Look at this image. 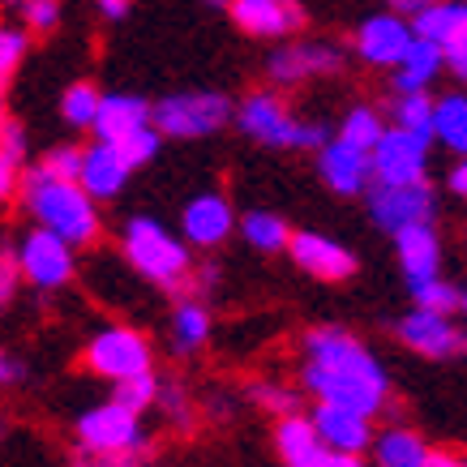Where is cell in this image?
I'll list each match as a JSON object with an SVG mask.
<instances>
[{
    "label": "cell",
    "instance_id": "cell-1",
    "mask_svg": "<svg viewBox=\"0 0 467 467\" xmlns=\"http://www.w3.org/2000/svg\"><path fill=\"white\" fill-rule=\"evenodd\" d=\"M305 390L326 408H343L373 420L386 408L390 395V378L378 365V356L368 352L365 343L339 330V326H317L305 335Z\"/></svg>",
    "mask_w": 467,
    "mask_h": 467
},
{
    "label": "cell",
    "instance_id": "cell-2",
    "mask_svg": "<svg viewBox=\"0 0 467 467\" xmlns=\"http://www.w3.org/2000/svg\"><path fill=\"white\" fill-rule=\"evenodd\" d=\"M17 189H22V198H26V211L39 219V232L65 241L69 249L73 244L99 241V206L86 198L78 184L47 181V176L35 168Z\"/></svg>",
    "mask_w": 467,
    "mask_h": 467
},
{
    "label": "cell",
    "instance_id": "cell-3",
    "mask_svg": "<svg viewBox=\"0 0 467 467\" xmlns=\"http://www.w3.org/2000/svg\"><path fill=\"white\" fill-rule=\"evenodd\" d=\"M241 129L262 146H275V150H322L330 142V133L326 125H313V120H300L292 116L275 90H257L249 99L241 103V112H236Z\"/></svg>",
    "mask_w": 467,
    "mask_h": 467
},
{
    "label": "cell",
    "instance_id": "cell-4",
    "mask_svg": "<svg viewBox=\"0 0 467 467\" xmlns=\"http://www.w3.org/2000/svg\"><path fill=\"white\" fill-rule=\"evenodd\" d=\"M120 244H125V257L142 270L150 284H159V287L189 284V266H193V262H189V254H184V241H176L159 219H150V214H133V219L125 223Z\"/></svg>",
    "mask_w": 467,
    "mask_h": 467
},
{
    "label": "cell",
    "instance_id": "cell-5",
    "mask_svg": "<svg viewBox=\"0 0 467 467\" xmlns=\"http://www.w3.org/2000/svg\"><path fill=\"white\" fill-rule=\"evenodd\" d=\"M232 116V103L227 95H214V90H189V95H168L150 108V129L159 138H206L214 129L227 125Z\"/></svg>",
    "mask_w": 467,
    "mask_h": 467
},
{
    "label": "cell",
    "instance_id": "cell-6",
    "mask_svg": "<svg viewBox=\"0 0 467 467\" xmlns=\"http://www.w3.org/2000/svg\"><path fill=\"white\" fill-rule=\"evenodd\" d=\"M78 438H82L86 454H99V459H129L133 451L146 446L142 416L125 411L120 403H99V408L82 411Z\"/></svg>",
    "mask_w": 467,
    "mask_h": 467
},
{
    "label": "cell",
    "instance_id": "cell-7",
    "mask_svg": "<svg viewBox=\"0 0 467 467\" xmlns=\"http://www.w3.org/2000/svg\"><path fill=\"white\" fill-rule=\"evenodd\" d=\"M368 214L382 232H403V227H433L438 219V193L433 184H373L368 189Z\"/></svg>",
    "mask_w": 467,
    "mask_h": 467
},
{
    "label": "cell",
    "instance_id": "cell-8",
    "mask_svg": "<svg viewBox=\"0 0 467 467\" xmlns=\"http://www.w3.org/2000/svg\"><path fill=\"white\" fill-rule=\"evenodd\" d=\"M86 368L116 386L129 382V378H142V373H150V343H146V335L129 330V326L99 330L95 339L86 343Z\"/></svg>",
    "mask_w": 467,
    "mask_h": 467
},
{
    "label": "cell",
    "instance_id": "cell-9",
    "mask_svg": "<svg viewBox=\"0 0 467 467\" xmlns=\"http://www.w3.org/2000/svg\"><path fill=\"white\" fill-rule=\"evenodd\" d=\"M368 171L378 184H425L429 176V138L386 129L382 142L368 155Z\"/></svg>",
    "mask_w": 467,
    "mask_h": 467
},
{
    "label": "cell",
    "instance_id": "cell-10",
    "mask_svg": "<svg viewBox=\"0 0 467 467\" xmlns=\"http://www.w3.org/2000/svg\"><path fill=\"white\" fill-rule=\"evenodd\" d=\"M17 275H26L39 292H57L73 279V249L57 236H47L39 227H30L17 244Z\"/></svg>",
    "mask_w": 467,
    "mask_h": 467
},
{
    "label": "cell",
    "instance_id": "cell-11",
    "mask_svg": "<svg viewBox=\"0 0 467 467\" xmlns=\"http://www.w3.org/2000/svg\"><path fill=\"white\" fill-rule=\"evenodd\" d=\"M287 254L296 257L300 270H309L313 279H322V284H343V279L356 275L352 249L339 241H330V236H317V232H292Z\"/></svg>",
    "mask_w": 467,
    "mask_h": 467
},
{
    "label": "cell",
    "instance_id": "cell-12",
    "mask_svg": "<svg viewBox=\"0 0 467 467\" xmlns=\"http://www.w3.org/2000/svg\"><path fill=\"white\" fill-rule=\"evenodd\" d=\"M395 335L403 348L429 356V360H451V356L463 352V330L454 322H446V317H433V313H420V309H411L395 326Z\"/></svg>",
    "mask_w": 467,
    "mask_h": 467
},
{
    "label": "cell",
    "instance_id": "cell-13",
    "mask_svg": "<svg viewBox=\"0 0 467 467\" xmlns=\"http://www.w3.org/2000/svg\"><path fill=\"white\" fill-rule=\"evenodd\" d=\"M343 69V52L326 39H305L292 47H279L266 60V73L275 82H305L313 73H339Z\"/></svg>",
    "mask_w": 467,
    "mask_h": 467
},
{
    "label": "cell",
    "instance_id": "cell-14",
    "mask_svg": "<svg viewBox=\"0 0 467 467\" xmlns=\"http://www.w3.org/2000/svg\"><path fill=\"white\" fill-rule=\"evenodd\" d=\"M181 227H184V241L198 244V249H214L232 236L236 227V211L223 193H198V198L184 206L181 214Z\"/></svg>",
    "mask_w": 467,
    "mask_h": 467
},
{
    "label": "cell",
    "instance_id": "cell-15",
    "mask_svg": "<svg viewBox=\"0 0 467 467\" xmlns=\"http://www.w3.org/2000/svg\"><path fill=\"white\" fill-rule=\"evenodd\" d=\"M309 425H313V433H317V441H322V451L356 454V459H360V451L373 446V425H368L365 416H356V411L317 403L309 416Z\"/></svg>",
    "mask_w": 467,
    "mask_h": 467
},
{
    "label": "cell",
    "instance_id": "cell-16",
    "mask_svg": "<svg viewBox=\"0 0 467 467\" xmlns=\"http://www.w3.org/2000/svg\"><path fill=\"white\" fill-rule=\"evenodd\" d=\"M411 30L399 14H373L356 26V57L368 65H399V57L408 52Z\"/></svg>",
    "mask_w": 467,
    "mask_h": 467
},
{
    "label": "cell",
    "instance_id": "cell-17",
    "mask_svg": "<svg viewBox=\"0 0 467 467\" xmlns=\"http://www.w3.org/2000/svg\"><path fill=\"white\" fill-rule=\"evenodd\" d=\"M395 249L411 292L441 279V241L433 227H403V232H395Z\"/></svg>",
    "mask_w": 467,
    "mask_h": 467
},
{
    "label": "cell",
    "instance_id": "cell-18",
    "mask_svg": "<svg viewBox=\"0 0 467 467\" xmlns=\"http://www.w3.org/2000/svg\"><path fill=\"white\" fill-rule=\"evenodd\" d=\"M227 14H232L236 26L257 35V39H284V35L305 26V9L284 5V0H236Z\"/></svg>",
    "mask_w": 467,
    "mask_h": 467
},
{
    "label": "cell",
    "instance_id": "cell-19",
    "mask_svg": "<svg viewBox=\"0 0 467 467\" xmlns=\"http://www.w3.org/2000/svg\"><path fill=\"white\" fill-rule=\"evenodd\" d=\"M317 171H322V181L330 184L335 193H365L368 181H373L368 155H360V150H352V146H343L339 138L317 150Z\"/></svg>",
    "mask_w": 467,
    "mask_h": 467
},
{
    "label": "cell",
    "instance_id": "cell-20",
    "mask_svg": "<svg viewBox=\"0 0 467 467\" xmlns=\"http://www.w3.org/2000/svg\"><path fill=\"white\" fill-rule=\"evenodd\" d=\"M150 125V103L138 99V95H103L99 112H95V133H99L103 146H116L120 138L138 133V129Z\"/></svg>",
    "mask_w": 467,
    "mask_h": 467
},
{
    "label": "cell",
    "instance_id": "cell-21",
    "mask_svg": "<svg viewBox=\"0 0 467 467\" xmlns=\"http://www.w3.org/2000/svg\"><path fill=\"white\" fill-rule=\"evenodd\" d=\"M129 184V168L120 163L112 146L95 142L90 150H82V171H78V189H82L90 202L99 198H116L120 189Z\"/></svg>",
    "mask_w": 467,
    "mask_h": 467
},
{
    "label": "cell",
    "instance_id": "cell-22",
    "mask_svg": "<svg viewBox=\"0 0 467 467\" xmlns=\"http://www.w3.org/2000/svg\"><path fill=\"white\" fill-rule=\"evenodd\" d=\"M408 30H411V39L446 52L454 43H467V5H420L416 22Z\"/></svg>",
    "mask_w": 467,
    "mask_h": 467
},
{
    "label": "cell",
    "instance_id": "cell-23",
    "mask_svg": "<svg viewBox=\"0 0 467 467\" xmlns=\"http://www.w3.org/2000/svg\"><path fill=\"white\" fill-rule=\"evenodd\" d=\"M438 73H441V52L429 47V43H420V39H411L408 52H403L395 65L399 95H429V82H433Z\"/></svg>",
    "mask_w": 467,
    "mask_h": 467
},
{
    "label": "cell",
    "instance_id": "cell-24",
    "mask_svg": "<svg viewBox=\"0 0 467 467\" xmlns=\"http://www.w3.org/2000/svg\"><path fill=\"white\" fill-rule=\"evenodd\" d=\"M438 138L446 150H467V99L459 90L433 99V112H429V142Z\"/></svg>",
    "mask_w": 467,
    "mask_h": 467
},
{
    "label": "cell",
    "instance_id": "cell-25",
    "mask_svg": "<svg viewBox=\"0 0 467 467\" xmlns=\"http://www.w3.org/2000/svg\"><path fill=\"white\" fill-rule=\"evenodd\" d=\"M275 441H279L284 467H313L317 463V454H322V441H317V433H313L309 416H300V411H292V416L279 420Z\"/></svg>",
    "mask_w": 467,
    "mask_h": 467
},
{
    "label": "cell",
    "instance_id": "cell-26",
    "mask_svg": "<svg viewBox=\"0 0 467 467\" xmlns=\"http://www.w3.org/2000/svg\"><path fill=\"white\" fill-rule=\"evenodd\" d=\"M373 454H378V467H425L429 441L416 429H386L373 438Z\"/></svg>",
    "mask_w": 467,
    "mask_h": 467
},
{
    "label": "cell",
    "instance_id": "cell-27",
    "mask_svg": "<svg viewBox=\"0 0 467 467\" xmlns=\"http://www.w3.org/2000/svg\"><path fill=\"white\" fill-rule=\"evenodd\" d=\"M241 232H244V241L254 244V249H262V254H279V249H287V241H292L287 219L275 211H249L241 219Z\"/></svg>",
    "mask_w": 467,
    "mask_h": 467
},
{
    "label": "cell",
    "instance_id": "cell-28",
    "mask_svg": "<svg viewBox=\"0 0 467 467\" xmlns=\"http://www.w3.org/2000/svg\"><path fill=\"white\" fill-rule=\"evenodd\" d=\"M382 116L373 112V108H352V112L343 116V129H339V142L360 150V155H373V146L382 142Z\"/></svg>",
    "mask_w": 467,
    "mask_h": 467
},
{
    "label": "cell",
    "instance_id": "cell-29",
    "mask_svg": "<svg viewBox=\"0 0 467 467\" xmlns=\"http://www.w3.org/2000/svg\"><path fill=\"white\" fill-rule=\"evenodd\" d=\"M206 335H211V313L202 309L198 300H181V305H176V317H171V339H176V348H181V352H193V348L206 343Z\"/></svg>",
    "mask_w": 467,
    "mask_h": 467
},
{
    "label": "cell",
    "instance_id": "cell-30",
    "mask_svg": "<svg viewBox=\"0 0 467 467\" xmlns=\"http://www.w3.org/2000/svg\"><path fill=\"white\" fill-rule=\"evenodd\" d=\"M411 296H416V309H420V313H433V317H446V322H451L454 313H463V305H467L463 287L446 284V279H433V284L416 287Z\"/></svg>",
    "mask_w": 467,
    "mask_h": 467
},
{
    "label": "cell",
    "instance_id": "cell-31",
    "mask_svg": "<svg viewBox=\"0 0 467 467\" xmlns=\"http://www.w3.org/2000/svg\"><path fill=\"white\" fill-rule=\"evenodd\" d=\"M99 86L95 82H73L69 90H65V99H60V112H65V120L78 129H90L95 125V112H99Z\"/></svg>",
    "mask_w": 467,
    "mask_h": 467
},
{
    "label": "cell",
    "instance_id": "cell-32",
    "mask_svg": "<svg viewBox=\"0 0 467 467\" xmlns=\"http://www.w3.org/2000/svg\"><path fill=\"white\" fill-rule=\"evenodd\" d=\"M429 112H433V99H429V95H399L395 99V129L429 138Z\"/></svg>",
    "mask_w": 467,
    "mask_h": 467
},
{
    "label": "cell",
    "instance_id": "cell-33",
    "mask_svg": "<svg viewBox=\"0 0 467 467\" xmlns=\"http://www.w3.org/2000/svg\"><path fill=\"white\" fill-rule=\"evenodd\" d=\"M116 155H120V163H125L129 171L133 168H142V163H150V159L159 155V133L150 125L138 129V133H129V138H120V142L112 146Z\"/></svg>",
    "mask_w": 467,
    "mask_h": 467
},
{
    "label": "cell",
    "instance_id": "cell-34",
    "mask_svg": "<svg viewBox=\"0 0 467 467\" xmlns=\"http://www.w3.org/2000/svg\"><path fill=\"white\" fill-rule=\"evenodd\" d=\"M26 30L22 26H5L0 22V95H5V82L17 73V65H22V57H26Z\"/></svg>",
    "mask_w": 467,
    "mask_h": 467
},
{
    "label": "cell",
    "instance_id": "cell-35",
    "mask_svg": "<svg viewBox=\"0 0 467 467\" xmlns=\"http://www.w3.org/2000/svg\"><path fill=\"white\" fill-rule=\"evenodd\" d=\"M159 395V378L155 373H142V378H129V382L116 386V399L112 403H120L125 411H133V416H142V408H150Z\"/></svg>",
    "mask_w": 467,
    "mask_h": 467
},
{
    "label": "cell",
    "instance_id": "cell-36",
    "mask_svg": "<svg viewBox=\"0 0 467 467\" xmlns=\"http://www.w3.org/2000/svg\"><path fill=\"white\" fill-rule=\"evenodd\" d=\"M39 171L47 176V181L78 184V171H82V146H57V150H47V159L39 163Z\"/></svg>",
    "mask_w": 467,
    "mask_h": 467
},
{
    "label": "cell",
    "instance_id": "cell-37",
    "mask_svg": "<svg viewBox=\"0 0 467 467\" xmlns=\"http://www.w3.org/2000/svg\"><path fill=\"white\" fill-rule=\"evenodd\" d=\"M249 395H254L262 408L275 411L279 420L296 411V395H292V390H284V386H275V382H254V386H249Z\"/></svg>",
    "mask_w": 467,
    "mask_h": 467
},
{
    "label": "cell",
    "instance_id": "cell-38",
    "mask_svg": "<svg viewBox=\"0 0 467 467\" xmlns=\"http://www.w3.org/2000/svg\"><path fill=\"white\" fill-rule=\"evenodd\" d=\"M22 17H26L30 30H57L60 5L57 0H30V5H22Z\"/></svg>",
    "mask_w": 467,
    "mask_h": 467
},
{
    "label": "cell",
    "instance_id": "cell-39",
    "mask_svg": "<svg viewBox=\"0 0 467 467\" xmlns=\"http://www.w3.org/2000/svg\"><path fill=\"white\" fill-rule=\"evenodd\" d=\"M0 159H9L17 168H22V159H26V129L14 125V120L0 129Z\"/></svg>",
    "mask_w": 467,
    "mask_h": 467
},
{
    "label": "cell",
    "instance_id": "cell-40",
    "mask_svg": "<svg viewBox=\"0 0 467 467\" xmlns=\"http://www.w3.org/2000/svg\"><path fill=\"white\" fill-rule=\"evenodd\" d=\"M17 257H14V249H0V309L14 300V292H17Z\"/></svg>",
    "mask_w": 467,
    "mask_h": 467
},
{
    "label": "cell",
    "instance_id": "cell-41",
    "mask_svg": "<svg viewBox=\"0 0 467 467\" xmlns=\"http://www.w3.org/2000/svg\"><path fill=\"white\" fill-rule=\"evenodd\" d=\"M155 403H163V408H168V416L176 420V429H189V399H184L181 386H168V390H159Z\"/></svg>",
    "mask_w": 467,
    "mask_h": 467
},
{
    "label": "cell",
    "instance_id": "cell-42",
    "mask_svg": "<svg viewBox=\"0 0 467 467\" xmlns=\"http://www.w3.org/2000/svg\"><path fill=\"white\" fill-rule=\"evenodd\" d=\"M26 378V365L17 360V356H9L5 348H0V386H17Z\"/></svg>",
    "mask_w": 467,
    "mask_h": 467
},
{
    "label": "cell",
    "instance_id": "cell-43",
    "mask_svg": "<svg viewBox=\"0 0 467 467\" xmlns=\"http://www.w3.org/2000/svg\"><path fill=\"white\" fill-rule=\"evenodd\" d=\"M17 163H9V159H0V202L5 198H14V189L22 184V176H17Z\"/></svg>",
    "mask_w": 467,
    "mask_h": 467
},
{
    "label": "cell",
    "instance_id": "cell-44",
    "mask_svg": "<svg viewBox=\"0 0 467 467\" xmlns=\"http://www.w3.org/2000/svg\"><path fill=\"white\" fill-rule=\"evenodd\" d=\"M313 467H365V459H356V454H335V451H322L317 454V463Z\"/></svg>",
    "mask_w": 467,
    "mask_h": 467
},
{
    "label": "cell",
    "instance_id": "cell-45",
    "mask_svg": "<svg viewBox=\"0 0 467 467\" xmlns=\"http://www.w3.org/2000/svg\"><path fill=\"white\" fill-rule=\"evenodd\" d=\"M425 467H467V463H463V454L459 451H429Z\"/></svg>",
    "mask_w": 467,
    "mask_h": 467
},
{
    "label": "cell",
    "instance_id": "cell-46",
    "mask_svg": "<svg viewBox=\"0 0 467 467\" xmlns=\"http://www.w3.org/2000/svg\"><path fill=\"white\" fill-rule=\"evenodd\" d=\"M73 467H133L129 459H99V454H78Z\"/></svg>",
    "mask_w": 467,
    "mask_h": 467
},
{
    "label": "cell",
    "instance_id": "cell-47",
    "mask_svg": "<svg viewBox=\"0 0 467 467\" xmlns=\"http://www.w3.org/2000/svg\"><path fill=\"white\" fill-rule=\"evenodd\" d=\"M446 184H451V193H459V198H463V193H467V168H463V163H454L451 176H446Z\"/></svg>",
    "mask_w": 467,
    "mask_h": 467
},
{
    "label": "cell",
    "instance_id": "cell-48",
    "mask_svg": "<svg viewBox=\"0 0 467 467\" xmlns=\"http://www.w3.org/2000/svg\"><path fill=\"white\" fill-rule=\"evenodd\" d=\"M99 14H103V17H112V22H120V17L129 14V0H103Z\"/></svg>",
    "mask_w": 467,
    "mask_h": 467
},
{
    "label": "cell",
    "instance_id": "cell-49",
    "mask_svg": "<svg viewBox=\"0 0 467 467\" xmlns=\"http://www.w3.org/2000/svg\"><path fill=\"white\" fill-rule=\"evenodd\" d=\"M9 120H14V116H9V108H5V95H0V129L9 125Z\"/></svg>",
    "mask_w": 467,
    "mask_h": 467
},
{
    "label": "cell",
    "instance_id": "cell-50",
    "mask_svg": "<svg viewBox=\"0 0 467 467\" xmlns=\"http://www.w3.org/2000/svg\"><path fill=\"white\" fill-rule=\"evenodd\" d=\"M0 433H5V429H0Z\"/></svg>",
    "mask_w": 467,
    "mask_h": 467
}]
</instances>
